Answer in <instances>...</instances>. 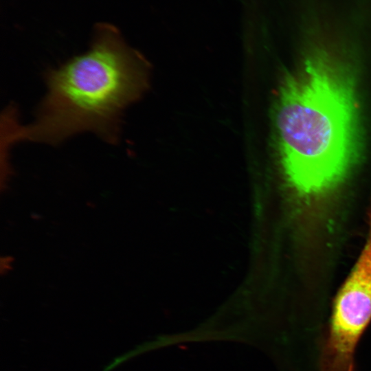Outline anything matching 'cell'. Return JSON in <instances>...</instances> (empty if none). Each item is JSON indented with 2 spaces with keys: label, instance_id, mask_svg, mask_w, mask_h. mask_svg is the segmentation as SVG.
<instances>
[{
  "label": "cell",
  "instance_id": "6da1fadb",
  "mask_svg": "<svg viewBox=\"0 0 371 371\" xmlns=\"http://www.w3.org/2000/svg\"><path fill=\"white\" fill-rule=\"evenodd\" d=\"M357 96L350 65L324 48L312 50L284 79L278 143L285 177L299 194L329 192L356 164L361 147Z\"/></svg>",
  "mask_w": 371,
  "mask_h": 371
},
{
  "label": "cell",
  "instance_id": "7a4b0ae2",
  "mask_svg": "<svg viewBox=\"0 0 371 371\" xmlns=\"http://www.w3.org/2000/svg\"><path fill=\"white\" fill-rule=\"evenodd\" d=\"M44 80L47 92L32 123L20 124L12 107L4 112L5 154L19 142L56 146L85 131L115 144L124 111L147 87L148 66L115 27L100 23L89 50L47 69Z\"/></svg>",
  "mask_w": 371,
  "mask_h": 371
}]
</instances>
